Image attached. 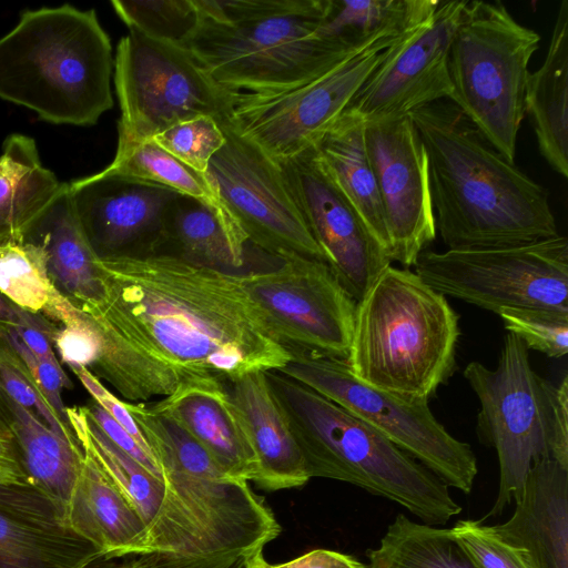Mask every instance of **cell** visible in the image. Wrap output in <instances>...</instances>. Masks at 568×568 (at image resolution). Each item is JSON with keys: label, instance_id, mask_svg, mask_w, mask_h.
<instances>
[{"label": "cell", "instance_id": "6da1fadb", "mask_svg": "<svg viewBox=\"0 0 568 568\" xmlns=\"http://www.w3.org/2000/svg\"><path fill=\"white\" fill-rule=\"evenodd\" d=\"M101 301L77 307L106 338L125 345L180 384H229L277 371L292 354L271 333L239 273L178 256L97 258Z\"/></svg>", "mask_w": 568, "mask_h": 568}, {"label": "cell", "instance_id": "7a4b0ae2", "mask_svg": "<svg viewBox=\"0 0 568 568\" xmlns=\"http://www.w3.org/2000/svg\"><path fill=\"white\" fill-rule=\"evenodd\" d=\"M423 141L432 204L447 250L558 234L547 190L508 162L448 99L409 113Z\"/></svg>", "mask_w": 568, "mask_h": 568}, {"label": "cell", "instance_id": "3957f363", "mask_svg": "<svg viewBox=\"0 0 568 568\" xmlns=\"http://www.w3.org/2000/svg\"><path fill=\"white\" fill-rule=\"evenodd\" d=\"M156 458L165 489L170 547L162 568H244L281 526L248 481L226 474L174 418L125 403Z\"/></svg>", "mask_w": 568, "mask_h": 568}, {"label": "cell", "instance_id": "277c9868", "mask_svg": "<svg viewBox=\"0 0 568 568\" xmlns=\"http://www.w3.org/2000/svg\"><path fill=\"white\" fill-rule=\"evenodd\" d=\"M200 24L186 48L222 87L273 94L302 85L366 49L323 40L328 0H194ZM409 34V33H408Z\"/></svg>", "mask_w": 568, "mask_h": 568}, {"label": "cell", "instance_id": "5b68a950", "mask_svg": "<svg viewBox=\"0 0 568 568\" xmlns=\"http://www.w3.org/2000/svg\"><path fill=\"white\" fill-rule=\"evenodd\" d=\"M113 64L94 10H27L0 38V98L51 123L93 125L113 106Z\"/></svg>", "mask_w": 568, "mask_h": 568}, {"label": "cell", "instance_id": "8992f818", "mask_svg": "<svg viewBox=\"0 0 568 568\" xmlns=\"http://www.w3.org/2000/svg\"><path fill=\"white\" fill-rule=\"evenodd\" d=\"M459 316L409 268L387 265L356 303L346 365L362 382L428 400L456 371Z\"/></svg>", "mask_w": 568, "mask_h": 568}, {"label": "cell", "instance_id": "52a82bcc", "mask_svg": "<svg viewBox=\"0 0 568 568\" xmlns=\"http://www.w3.org/2000/svg\"><path fill=\"white\" fill-rule=\"evenodd\" d=\"M265 373L311 478L353 484L430 526L462 511L446 484L371 425L277 371Z\"/></svg>", "mask_w": 568, "mask_h": 568}, {"label": "cell", "instance_id": "ba28073f", "mask_svg": "<svg viewBox=\"0 0 568 568\" xmlns=\"http://www.w3.org/2000/svg\"><path fill=\"white\" fill-rule=\"evenodd\" d=\"M464 377L480 404L478 439L498 456L499 489L485 518L496 517L520 499L534 464L568 467V376L558 385L539 376L523 341L507 333L496 367L470 362Z\"/></svg>", "mask_w": 568, "mask_h": 568}, {"label": "cell", "instance_id": "9c48e42d", "mask_svg": "<svg viewBox=\"0 0 568 568\" xmlns=\"http://www.w3.org/2000/svg\"><path fill=\"white\" fill-rule=\"evenodd\" d=\"M540 36L500 1L465 2L448 51L453 102L508 162L515 163L529 62Z\"/></svg>", "mask_w": 568, "mask_h": 568}, {"label": "cell", "instance_id": "30bf717a", "mask_svg": "<svg viewBox=\"0 0 568 568\" xmlns=\"http://www.w3.org/2000/svg\"><path fill=\"white\" fill-rule=\"evenodd\" d=\"M119 159L168 128L207 115L227 121L241 92L220 85L186 49L129 30L116 47Z\"/></svg>", "mask_w": 568, "mask_h": 568}, {"label": "cell", "instance_id": "8fae6325", "mask_svg": "<svg viewBox=\"0 0 568 568\" xmlns=\"http://www.w3.org/2000/svg\"><path fill=\"white\" fill-rule=\"evenodd\" d=\"M415 273L432 288L480 308H541L568 313V241L435 252L424 250Z\"/></svg>", "mask_w": 568, "mask_h": 568}, {"label": "cell", "instance_id": "7c38bea8", "mask_svg": "<svg viewBox=\"0 0 568 568\" xmlns=\"http://www.w3.org/2000/svg\"><path fill=\"white\" fill-rule=\"evenodd\" d=\"M278 373L306 385L378 430L435 474L465 494L478 473L471 446L453 437L433 415L428 400H413L359 381L345 362L303 353Z\"/></svg>", "mask_w": 568, "mask_h": 568}, {"label": "cell", "instance_id": "4fadbf2b", "mask_svg": "<svg viewBox=\"0 0 568 568\" xmlns=\"http://www.w3.org/2000/svg\"><path fill=\"white\" fill-rule=\"evenodd\" d=\"M241 276L268 329L290 353L346 362L357 302L325 262L284 254L277 266Z\"/></svg>", "mask_w": 568, "mask_h": 568}, {"label": "cell", "instance_id": "5bb4252c", "mask_svg": "<svg viewBox=\"0 0 568 568\" xmlns=\"http://www.w3.org/2000/svg\"><path fill=\"white\" fill-rule=\"evenodd\" d=\"M393 44L352 55L290 90L273 94L241 92L229 122L274 162H287L318 144Z\"/></svg>", "mask_w": 568, "mask_h": 568}, {"label": "cell", "instance_id": "9a60e30c", "mask_svg": "<svg viewBox=\"0 0 568 568\" xmlns=\"http://www.w3.org/2000/svg\"><path fill=\"white\" fill-rule=\"evenodd\" d=\"M219 125L225 143L206 174L248 241L274 257L298 254L326 263L281 165L241 136L229 120Z\"/></svg>", "mask_w": 568, "mask_h": 568}, {"label": "cell", "instance_id": "2e32d148", "mask_svg": "<svg viewBox=\"0 0 568 568\" xmlns=\"http://www.w3.org/2000/svg\"><path fill=\"white\" fill-rule=\"evenodd\" d=\"M365 143L384 207L388 258L409 268L437 233L423 141L405 115L365 123Z\"/></svg>", "mask_w": 568, "mask_h": 568}, {"label": "cell", "instance_id": "e0dca14e", "mask_svg": "<svg viewBox=\"0 0 568 568\" xmlns=\"http://www.w3.org/2000/svg\"><path fill=\"white\" fill-rule=\"evenodd\" d=\"M465 2H439L428 23L387 48L345 111L371 123L449 99L448 51Z\"/></svg>", "mask_w": 568, "mask_h": 568}, {"label": "cell", "instance_id": "ac0fdd59", "mask_svg": "<svg viewBox=\"0 0 568 568\" xmlns=\"http://www.w3.org/2000/svg\"><path fill=\"white\" fill-rule=\"evenodd\" d=\"M280 165L327 265L358 302L390 261L331 176L316 146Z\"/></svg>", "mask_w": 568, "mask_h": 568}, {"label": "cell", "instance_id": "d6986e66", "mask_svg": "<svg viewBox=\"0 0 568 568\" xmlns=\"http://www.w3.org/2000/svg\"><path fill=\"white\" fill-rule=\"evenodd\" d=\"M73 212L95 257L154 254L164 235L172 190L115 175L69 183Z\"/></svg>", "mask_w": 568, "mask_h": 568}, {"label": "cell", "instance_id": "ffe728a7", "mask_svg": "<svg viewBox=\"0 0 568 568\" xmlns=\"http://www.w3.org/2000/svg\"><path fill=\"white\" fill-rule=\"evenodd\" d=\"M101 558L64 504L29 484L0 485V568H87Z\"/></svg>", "mask_w": 568, "mask_h": 568}, {"label": "cell", "instance_id": "44dd1931", "mask_svg": "<svg viewBox=\"0 0 568 568\" xmlns=\"http://www.w3.org/2000/svg\"><path fill=\"white\" fill-rule=\"evenodd\" d=\"M152 406L174 418L226 474L255 480L256 457L225 383L212 378L184 381Z\"/></svg>", "mask_w": 568, "mask_h": 568}, {"label": "cell", "instance_id": "7402d4cb", "mask_svg": "<svg viewBox=\"0 0 568 568\" xmlns=\"http://www.w3.org/2000/svg\"><path fill=\"white\" fill-rule=\"evenodd\" d=\"M491 527L529 568H568V467L534 464L513 516Z\"/></svg>", "mask_w": 568, "mask_h": 568}, {"label": "cell", "instance_id": "603a6c76", "mask_svg": "<svg viewBox=\"0 0 568 568\" xmlns=\"http://www.w3.org/2000/svg\"><path fill=\"white\" fill-rule=\"evenodd\" d=\"M257 462L254 483L265 490L305 485V460L265 372L246 374L229 384Z\"/></svg>", "mask_w": 568, "mask_h": 568}, {"label": "cell", "instance_id": "cb8c5ba5", "mask_svg": "<svg viewBox=\"0 0 568 568\" xmlns=\"http://www.w3.org/2000/svg\"><path fill=\"white\" fill-rule=\"evenodd\" d=\"M22 241L38 244L54 288L72 305L101 301L103 284L97 257L75 219L69 183L27 229Z\"/></svg>", "mask_w": 568, "mask_h": 568}, {"label": "cell", "instance_id": "d4e9b609", "mask_svg": "<svg viewBox=\"0 0 568 568\" xmlns=\"http://www.w3.org/2000/svg\"><path fill=\"white\" fill-rule=\"evenodd\" d=\"M71 527L111 559L140 556L146 534L142 520L129 501L84 452V460L67 504Z\"/></svg>", "mask_w": 568, "mask_h": 568}, {"label": "cell", "instance_id": "484cf974", "mask_svg": "<svg viewBox=\"0 0 568 568\" xmlns=\"http://www.w3.org/2000/svg\"><path fill=\"white\" fill-rule=\"evenodd\" d=\"M525 115L534 129L539 153L562 178L568 176V1L557 12L542 64L529 73Z\"/></svg>", "mask_w": 568, "mask_h": 568}, {"label": "cell", "instance_id": "4316f807", "mask_svg": "<svg viewBox=\"0 0 568 568\" xmlns=\"http://www.w3.org/2000/svg\"><path fill=\"white\" fill-rule=\"evenodd\" d=\"M316 150L331 176L388 258L385 213L367 153L364 121L344 111L325 132Z\"/></svg>", "mask_w": 568, "mask_h": 568}, {"label": "cell", "instance_id": "83f0119b", "mask_svg": "<svg viewBox=\"0 0 568 568\" xmlns=\"http://www.w3.org/2000/svg\"><path fill=\"white\" fill-rule=\"evenodd\" d=\"M0 415L14 437L29 483L67 506L84 460L81 445L57 434L2 390Z\"/></svg>", "mask_w": 568, "mask_h": 568}, {"label": "cell", "instance_id": "f1b7e54d", "mask_svg": "<svg viewBox=\"0 0 568 568\" xmlns=\"http://www.w3.org/2000/svg\"><path fill=\"white\" fill-rule=\"evenodd\" d=\"M155 253L237 273L252 256L265 252L231 233L204 203L178 194L169 210L163 240Z\"/></svg>", "mask_w": 568, "mask_h": 568}, {"label": "cell", "instance_id": "f546056e", "mask_svg": "<svg viewBox=\"0 0 568 568\" xmlns=\"http://www.w3.org/2000/svg\"><path fill=\"white\" fill-rule=\"evenodd\" d=\"M62 184L42 165L32 138L9 135L0 155V244L22 242Z\"/></svg>", "mask_w": 568, "mask_h": 568}, {"label": "cell", "instance_id": "4dcf8cb0", "mask_svg": "<svg viewBox=\"0 0 568 568\" xmlns=\"http://www.w3.org/2000/svg\"><path fill=\"white\" fill-rule=\"evenodd\" d=\"M438 0H328L318 38L348 50L398 39L428 23Z\"/></svg>", "mask_w": 568, "mask_h": 568}, {"label": "cell", "instance_id": "1f68e13d", "mask_svg": "<svg viewBox=\"0 0 568 568\" xmlns=\"http://www.w3.org/2000/svg\"><path fill=\"white\" fill-rule=\"evenodd\" d=\"M95 174L99 176L115 175L154 184L193 197L213 210L231 233L248 241L224 206L207 174L194 171L152 140L138 144L119 159H113L105 169Z\"/></svg>", "mask_w": 568, "mask_h": 568}, {"label": "cell", "instance_id": "d6a6232c", "mask_svg": "<svg viewBox=\"0 0 568 568\" xmlns=\"http://www.w3.org/2000/svg\"><path fill=\"white\" fill-rule=\"evenodd\" d=\"M366 556L369 568H477L450 529L418 524L404 514Z\"/></svg>", "mask_w": 568, "mask_h": 568}, {"label": "cell", "instance_id": "836d02e7", "mask_svg": "<svg viewBox=\"0 0 568 568\" xmlns=\"http://www.w3.org/2000/svg\"><path fill=\"white\" fill-rule=\"evenodd\" d=\"M0 293L20 308L43 315L59 292L41 246L26 241L0 244Z\"/></svg>", "mask_w": 568, "mask_h": 568}, {"label": "cell", "instance_id": "e575fe53", "mask_svg": "<svg viewBox=\"0 0 568 568\" xmlns=\"http://www.w3.org/2000/svg\"><path fill=\"white\" fill-rule=\"evenodd\" d=\"M111 4L129 30L183 48L201 20L194 0H114Z\"/></svg>", "mask_w": 568, "mask_h": 568}, {"label": "cell", "instance_id": "d590c367", "mask_svg": "<svg viewBox=\"0 0 568 568\" xmlns=\"http://www.w3.org/2000/svg\"><path fill=\"white\" fill-rule=\"evenodd\" d=\"M7 326L0 323V390L39 415L57 434L79 443L72 428L52 409L29 367L11 344Z\"/></svg>", "mask_w": 568, "mask_h": 568}, {"label": "cell", "instance_id": "8d00e7d4", "mask_svg": "<svg viewBox=\"0 0 568 568\" xmlns=\"http://www.w3.org/2000/svg\"><path fill=\"white\" fill-rule=\"evenodd\" d=\"M151 140L194 171L206 174L211 159L225 143V135L214 118L202 115L179 122Z\"/></svg>", "mask_w": 568, "mask_h": 568}, {"label": "cell", "instance_id": "74e56055", "mask_svg": "<svg viewBox=\"0 0 568 568\" xmlns=\"http://www.w3.org/2000/svg\"><path fill=\"white\" fill-rule=\"evenodd\" d=\"M497 315L505 328L519 337L527 349L551 358L568 352V313L541 308H503Z\"/></svg>", "mask_w": 568, "mask_h": 568}, {"label": "cell", "instance_id": "f35d334b", "mask_svg": "<svg viewBox=\"0 0 568 568\" xmlns=\"http://www.w3.org/2000/svg\"><path fill=\"white\" fill-rule=\"evenodd\" d=\"M450 531L477 568H529L521 554L500 539L491 526L459 519Z\"/></svg>", "mask_w": 568, "mask_h": 568}, {"label": "cell", "instance_id": "ab89813d", "mask_svg": "<svg viewBox=\"0 0 568 568\" xmlns=\"http://www.w3.org/2000/svg\"><path fill=\"white\" fill-rule=\"evenodd\" d=\"M7 334L13 347L29 367L39 388L52 409L67 426L71 427L67 416V406H64L61 397V392L63 388H71L72 382L69 379L62 366L60 364H52L38 358L21 341L14 326L8 325Z\"/></svg>", "mask_w": 568, "mask_h": 568}, {"label": "cell", "instance_id": "60d3db41", "mask_svg": "<svg viewBox=\"0 0 568 568\" xmlns=\"http://www.w3.org/2000/svg\"><path fill=\"white\" fill-rule=\"evenodd\" d=\"M70 368L82 383L83 387L91 394L94 402L100 405L116 423H119L145 452L153 455L140 427L130 414L125 402H122L105 388L101 381L88 368Z\"/></svg>", "mask_w": 568, "mask_h": 568}, {"label": "cell", "instance_id": "b9f144b4", "mask_svg": "<svg viewBox=\"0 0 568 568\" xmlns=\"http://www.w3.org/2000/svg\"><path fill=\"white\" fill-rule=\"evenodd\" d=\"M85 409L88 415L112 443L135 459L148 471L162 480V473L156 458L145 452L100 405L94 402L85 406Z\"/></svg>", "mask_w": 568, "mask_h": 568}, {"label": "cell", "instance_id": "7bdbcfd3", "mask_svg": "<svg viewBox=\"0 0 568 568\" xmlns=\"http://www.w3.org/2000/svg\"><path fill=\"white\" fill-rule=\"evenodd\" d=\"M244 568H369L355 557L328 549H314L283 564H271L263 551L253 555Z\"/></svg>", "mask_w": 568, "mask_h": 568}, {"label": "cell", "instance_id": "ee69618b", "mask_svg": "<svg viewBox=\"0 0 568 568\" xmlns=\"http://www.w3.org/2000/svg\"><path fill=\"white\" fill-rule=\"evenodd\" d=\"M29 484L22 459L8 425L0 415V485Z\"/></svg>", "mask_w": 568, "mask_h": 568}, {"label": "cell", "instance_id": "f6af8a7d", "mask_svg": "<svg viewBox=\"0 0 568 568\" xmlns=\"http://www.w3.org/2000/svg\"><path fill=\"white\" fill-rule=\"evenodd\" d=\"M0 323L10 326H28L42 331L52 342L59 325L43 315L29 313L0 293Z\"/></svg>", "mask_w": 568, "mask_h": 568}, {"label": "cell", "instance_id": "bcb514c9", "mask_svg": "<svg viewBox=\"0 0 568 568\" xmlns=\"http://www.w3.org/2000/svg\"><path fill=\"white\" fill-rule=\"evenodd\" d=\"M26 346L41 361L60 364L51 346L50 338L40 329L28 326H14Z\"/></svg>", "mask_w": 568, "mask_h": 568}, {"label": "cell", "instance_id": "7dc6e473", "mask_svg": "<svg viewBox=\"0 0 568 568\" xmlns=\"http://www.w3.org/2000/svg\"><path fill=\"white\" fill-rule=\"evenodd\" d=\"M106 568H140L138 561L134 559V560H131V561H128V562H124V564H121V565H115V566H111V567H106Z\"/></svg>", "mask_w": 568, "mask_h": 568}]
</instances>
